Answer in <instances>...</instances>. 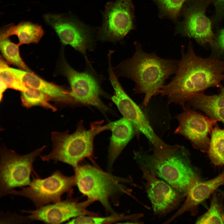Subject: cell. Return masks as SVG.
I'll list each match as a JSON object with an SVG mask.
<instances>
[{"mask_svg": "<svg viewBox=\"0 0 224 224\" xmlns=\"http://www.w3.org/2000/svg\"><path fill=\"white\" fill-rule=\"evenodd\" d=\"M181 57L174 77L164 85L159 94L184 108L192 98L211 87H219L224 80V61L213 57L203 58L195 53L191 42L186 52L182 46Z\"/></svg>", "mask_w": 224, "mask_h": 224, "instance_id": "6da1fadb", "label": "cell"}, {"mask_svg": "<svg viewBox=\"0 0 224 224\" xmlns=\"http://www.w3.org/2000/svg\"><path fill=\"white\" fill-rule=\"evenodd\" d=\"M135 52L130 58L113 66V70L118 77L132 80L135 83L134 94L145 95L143 106H147L154 96L159 94L166 81L177 72L179 61L165 59L155 52L148 53L141 44L135 42Z\"/></svg>", "mask_w": 224, "mask_h": 224, "instance_id": "7a4b0ae2", "label": "cell"}, {"mask_svg": "<svg viewBox=\"0 0 224 224\" xmlns=\"http://www.w3.org/2000/svg\"><path fill=\"white\" fill-rule=\"evenodd\" d=\"M134 158L140 168L163 179L186 196L192 185L199 180L189 152L183 146L173 145L169 149L153 150L152 153L142 150L135 151Z\"/></svg>", "mask_w": 224, "mask_h": 224, "instance_id": "3957f363", "label": "cell"}, {"mask_svg": "<svg viewBox=\"0 0 224 224\" xmlns=\"http://www.w3.org/2000/svg\"><path fill=\"white\" fill-rule=\"evenodd\" d=\"M103 122L99 121L92 123L90 128L87 129L82 121L78 123L76 130L72 134H69L67 131L52 132V151L47 155L41 156V160L59 161L76 168L80 161L92 155L95 137L108 129L107 125H103Z\"/></svg>", "mask_w": 224, "mask_h": 224, "instance_id": "277c9868", "label": "cell"}, {"mask_svg": "<svg viewBox=\"0 0 224 224\" xmlns=\"http://www.w3.org/2000/svg\"><path fill=\"white\" fill-rule=\"evenodd\" d=\"M75 169V184L81 193L88 199L98 201L107 212L114 213L110 199L117 194L127 193L124 183L129 179L117 177L90 165Z\"/></svg>", "mask_w": 224, "mask_h": 224, "instance_id": "5b68a950", "label": "cell"}, {"mask_svg": "<svg viewBox=\"0 0 224 224\" xmlns=\"http://www.w3.org/2000/svg\"><path fill=\"white\" fill-rule=\"evenodd\" d=\"M44 18L63 45L73 48L83 56L85 61L89 60L87 53L95 49L98 41V27L87 24L72 13H47Z\"/></svg>", "mask_w": 224, "mask_h": 224, "instance_id": "8992f818", "label": "cell"}, {"mask_svg": "<svg viewBox=\"0 0 224 224\" xmlns=\"http://www.w3.org/2000/svg\"><path fill=\"white\" fill-rule=\"evenodd\" d=\"M61 70L70 86V94L77 103L95 106L102 111L107 107L101 97L107 94L102 88L104 77L94 69L90 61L85 62L86 67L82 72L77 71L62 56Z\"/></svg>", "mask_w": 224, "mask_h": 224, "instance_id": "52a82bcc", "label": "cell"}, {"mask_svg": "<svg viewBox=\"0 0 224 224\" xmlns=\"http://www.w3.org/2000/svg\"><path fill=\"white\" fill-rule=\"evenodd\" d=\"M46 146L26 154L20 155L15 151L2 148L0 152V197H3L16 188L29 186L33 163Z\"/></svg>", "mask_w": 224, "mask_h": 224, "instance_id": "ba28073f", "label": "cell"}, {"mask_svg": "<svg viewBox=\"0 0 224 224\" xmlns=\"http://www.w3.org/2000/svg\"><path fill=\"white\" fill-rule=\"evenodd\" d=\"M109 78L114 91L113 102L123 116L133 126L135 132L143 134L155 150L167 148L166 144L155 133L144 112L126 93L113 70L112 61H108Z\"/></svg>", "mask_w": 224, "mask_h": 224, "instance_id": "9c48e42d", "label": "cell"}, {"mask_svg": "<svg viewBox=\"0 0 224 224\" xmlns=\"http://www.w3.org/2000/svg\"><path fill=\"white\" fill-rule=\"evenodd\" d=\"M132 0L109 1L102 12V21L98 27V41L113 44L122 43L135 27V9Z\"/></svg>", "mask_w": 224, "mask_h": 224, "instance_id": "30bf717a", "label": "cell"}, {"mask_svg": "<svg viewBox=\"0 0 224 224\" xmlns=\"http://www.w3.org/2000/svg\"><path fill=\"white\" fill-rule=\"evenodd\" d=\"M212 0H186L176 23L175 33L194 39L200 45L211 46L215 37L206 9Z\"/></svg>", "mask_w": 224, "mask_h": 224, "instance_id": "8fae6325", "label": "cell"}, {"mask_svg": "<svg viewBox=\"0 0 224 224\" xmlns=\"http://www.w3.org/2000/svg\"><path fill=\"white\" fill-rule=\"evenodd\" d=\"M75 185L74 175L68 176L57 170L46 178L33 177L28 187L20 190L14 189L9 194L27 198L39 208L61 201L62 195L69 192Z\"/></svg>", "mask_w": 224, "mask_h": 224, "instance_id": "7c38bea8", "label": "cell"}, {"mask_svg": "<svg viewBox=\"0 0 224 224\" xmlns=\"http://www.w3.org/2000/svg\"><path fill=\"white\" fill-rule=\"evenodd\" d=\"M183 109L176 117L179 125L174 133L189 140L195 148L207 152L211 140L209 134L211 135L213 127L219 121L205 116L189 107Z\"/></svg>", "mask_w": 224, "mask_h": 224, "instance_id": "4fadbf2b", "label": "cell"}, {"mask_svg": "<svg viewBox=\"0 0 224 224\" xmlns=\"http://www.w3.org/2000/svg\"><path fill=\"white\" fill-rule=\"evenodd\" d=\"M143 184L155 214L164 215L176 208L186 195L170 184L140 168Z\"/></svg>", "mask_w": 224, "mask_h": 224, "instance_id": "5bb4252c", "label": "cell"}, {"mask_svg": "<svg viewBox=\"0 0 224 224\" xmlns=\"http://www.w3.org/2000/svg\"><path fill=\"white\" fill-rule=\"evenodd\" d=\"M95 201L87 199L81 202L68 199L52 204H49L33 210H22L29 213L28 216L33 221H39L45 223L60 224L71 218L82 216H96V213L88 210L87 208Z\"/></svg>", "mask_w": 224, "mask_h": 224, "instance_id": "9a60e30c", "label": "cell"}, {"mask_svg": "<svg viewBox=\"0 0 224 224\" xmlns=\"http://www.w3.org/2000/svg\"><path fill=\"white\" fill-rule=\"evenodd\" d=\"M224 185V168L216 177L205 182L200 180L191 187L186 196V199L180 209L164 223L171 222L184 213L189 212L192 215L197 213L198 205L207 199L220 186Z\"/></svg>", "mask_w": 224, "mask_h": 224, "instance_id": "2e32d148", "label": "cell"}, {"mask_svg": "<svg viewBox=\"0 0 224 224\" xmlns=\"http://www.w3.org/2000/svg\"><path fill=\"white\" fill-rule=\"evenodd\" d=\"M10 70L28 87L44 92L52 101L63 104L77 103L70 95V90L44 80L32 72L11 68Z\"/></svg>", "mask_w": 224, "mask_h": 224, "instance_id": "e0dca14e", "label": "cell"}, {"mask_svg": "<svg viewBox=\"0 0 224 224\" xmlns=\"http://www.w3.org/2000/svg\"><path fill=\"white\" fill-rule=\"evenodd\" d=\"M112 132L109 150V165L111 167L135 132L132 124L123 117L107 125Z\"/></svg>", "mask_w": 224, "mask_h": 224, "instance_id": "ac0fdd59", "label": "cell"}, {"mask_svg": "<svg viewBox=\"0 0 224 224\" xmlns=\"http://www.w3.org/2000/svg\"><path fill=\"white\" fill-rule=\"evenodd\" d=\"M217 94L207 95L204 93L192 98L186 105L204 112L207 116L222 122L224 125V87H219Z\"/></svg>", "mask_w": 224, "mask_h": 224, "instance_id": "d6986e66", "label": "cell"}, {"mask_svg": "<svg viewBox=\"0 0 224 224\" xmlns=\"http://www.w3.org/2000/svg\"><path fill=\"white\" fill-rule=\"evenodd\" d=\"M44 33L40 25L29 21H23L16 25L10 24L3 27L1 30L0 39L16 35L18 38L19 46L37 43Z\"/></svg>", "mask_w": 224, "mask_h": 224, "instance_id": "ffe728a7", "label": "cell"}, {"mask_svg": "<svg viewBox=\"0 0 224 224\" xmlns=\"http://www.w3.org/2000/svg\"><path fill=\"white\" fill-rule=\"evenodd\" d=\"M224 195L213 193L208 211L198 217L197 224H224Z\"/></svg>", "mask_w": 224, "mask_h": 224, "instance_id": "44dd1931", "label": "cell"}, {"mask_svg": "<svg viewBox=\"0 0 224 224\" xmlns=\"http://www.w3.org/2000/svg\"><path fill=\"white\" fill-rule=\"evenodd\" d=\"M142 217V214L130 215L112 213L106 217L96 216H82L69 221V224H106L121 221H129L133 223H139V220Z\"/></svg>", "mask_w": 224, "mask_h": 224, "instance_id": "7402d4cb", "label": "cell"}, {"mask_svg": "<svg viewBox=\"0 0 224 224\" xmlns=\"http://www.w3.org/2000/svg\"><path fill=\"white\" fill-rule=\"evenodd\" d=\"M217 124L211 133L207 152L213 164L222 166L224 165V129H221Z\"/></svg>", "mask_w": 224, "mask_h": 224, "instance_id": "603a6c76", "label": "cell"}, {"mask_svg": "<svg viewBox=\"0 0 224 224\" xmlns=\"http://www.w3.org/2000/svg\"><path fill=\"white\" fill-rule=\"evenodd\" d=\"M21 99L22 105L28 108L40 106L53 112L57 110L50 103L52 100L48 95L37 89L28 87L26 91L21 92Z\"/></svg>", "mask_w": 224, "mask_h": 224, "instance_id": "cb8c5ba5", "label": "cell"}, {"mask_svg": "<svg viewBox=\"0 0 224 224\" xmlns=\"http://www.w3.org/2000/svg\"><path fill=\"white\" fill-rule=\"evenodd\" d=\"M0 40L1 51L7 61L20 69L31 72L20 56L19 45L12 42L9 38Z\"/></svg>", "mask_w": 224, "mask_h": 224, "instance_id": "d4e9b609", "label": "cell"}, {"mask_svg": "<svg viewBox=\"0 0 224 224\" xmlns=\"http://www.w3.org/2000/svg\"><path fill=\"white\" fill-rule=\"evenodd\" d=\"M156 5L160 17L175 22L186 0H152Z\"/></svg>", "mask_w": 224, "mask_h": 224, "instance_id": "484cf974", "label": "cell"}, {"mask_svg": "<svg viewBox=\"0 0 224 224\" xmlns=\"http://www.w3.org/2000/svg\"><path fill=\"white\" fill-rule=\"evenodd\" d=\"M0 80L6 86L7 88L25 91L28 87L17 79L10 70L7 63L1 57L0 60Z\"/></svg>", "mask_w": 224, "mask_h": 224, "instance_id": "4316f807", "label": "cell"}, {"mask_svg": "<svg viewBox=\"0 0 224 224\" xmlns=\"http://www.w3.org/2000/svg\"><path fill=\"white\" fill-rule=\"evenodd\" d=\"M211 47L214 57L219 58L224 56V28L218 30L215 37Z\"/></svg>", "mask_w": 224, "mask_h": 224, "instance_id": "83f0119b", "label": "cell"}, {"mask_svg": "<svg viewBox=\"0 0 224 224\" xmlns=\"http://www.w3.org/2000/svg\"><path fill=\"white\" fill-rule=\"evenodd\" d=\"M215 7V13L213 19L215 25L218 24L224 17V0H212Z\"/></svg>", "mask_w": 224, "mask_h": 224, "instance_id": "f1b7e54d", "label": "cell"}]
</instances>
